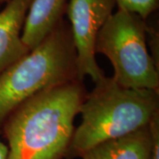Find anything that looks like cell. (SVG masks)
Wrapping results in <instances>:
<instances>
[{"mask_svg": "<svg viewBox=\"0 0 159 159\" xmlns=\"http://www.w3.org/2000/svg\"><path fill=\"white\" fill-rule=\"evenodd\" d=\"M87 93L84 80H75L19 104L0 129L8 142L6 159L66 158Z\"/></svg>", "mask_w": 159, "mask_h": 159, "instance_id": "1", "label": "cell"}, {"mask_svg": "<svg viewBox=\"0 0 159 159\" xmlns=\"http://www.w3.org/2000/svg\"><path fill=\"white\" fill-rule=\"evenodd\" d=\"M157 111L158 92L123 88L104 75L80 105L82 120L74 129L66 158L80 157L101 142L141 129Z\"/></svg>", "mask_w": 159, "mask_h": 159, "instance_id": "2", "label": "cell"}, {"mask_svg": "<svg viewBox=\"0 0 159 159\" xmlns=\"http://www.w3.org/2000/svg\"><path fill=\"white\" fill-rule=\"evenodd\" d=\"M79 78L70 25L59 20L39 44L0 74V129L19 104L44 89Z\"/></svg>", "mask_w": 159, "mask_h": 159, "instance_id": "3", "label": "cell"}, {"mask_svg": "<svg viewBox=\"0 0 159 159\" xmlns=\"http://www.w3.org/2000/svg\"><path fill=\"white\" fill-rule=\"evenodd\" d=\"M146 30L147 20L118 9L97 34L95 51L110 60L117 84L159 93V67L148 51Z\"/></svg>", "mask_w": 159, "mask_h": 159, "instance_id": "4", "label": "cell"}, {"mask_svg": "<svg viewBox=\"0 0 159 159\" xmlns=\"http://www.w3.org/2000/svg\"><path fill=\"white\" fill-rule=\"evenodd\" d=\"M116 0H70L66 14L77 54L79 78L89 76L97 82L104 76L96 59V41L104 23L113 13Z\"/></svg>", "mask_w": 159, "mask_h": 159, "instance_id": "5", "label": "cell"}, {"mask_svg": "<svg viewBox=\"0 0 159 159\" xmlns=\"http://www.w3.org/2000/svg\"><path fill=\"white\" fill-rule=\"evenodd\" d=\"M33 0H9L0 11V74L29 50L21 34Z\"/></svg>", "mask_w": 159, "mask_h": 159, "instance_id": "6", "label": "cell"}, {"mask_svg": "<svg viewBox=\"0 0 159 159\" xmlns=\"http://www.w3.org/2000/svg\"><path fill=\"white\" fill-rule=\"evenodd\" d=\"M151 137L146 125L124 136L101 142L81 155L82 159H149Z\"/></svg>", "mask_w": 159, "mask_h": 159, "instance_id": "7", "label": "cell"}, {"mask_svg": "<svg viewBox=\"0 0 159 159\" xmlns=\"http://www.w3.org/2000/svg\"><path fill=\"white\" fill-rule=\"evenodd\" d=\"M66 0H33L23 27L21 39L31 51L66 14Z\"/></svg>", "mask_w": 159, "mask_h": 159, "instance_id": "8", "label": "cell"}, {"mask_svg": "<svg viewBox=\"0 0 159 159\" xmlns=\"http://www.w3.org/2000/svg\"><path fill=\"white\" fill-rule=\"evenodd\" d=\"M116 6L119 10L135 13L147 20L157 11L159 0H116Z\"/></svg>", "mask_w": 159, "mask_h": 159, "instance_id": "9", "label": "cell"}, {"mask_svg": "<svg viewBox=\"0 0 159 159\" xmlns=\"http://www.w3.org/2000/svg\"><path fill=\"white\" fill-rule=\"evenodd\" d=\"M146 39L148 51H151V57L154 59L156 65L159 67L158 59V44H159V33L158 27L156 24L148 23L147 20V30H146Z\"/></svg>", "mask_w": 159, "mask_h": 159, "instance_id": "10", "label": "cell"}, {"mask_svg": "<svg viewBox=\"0 0 159 159\" xmlns=\"http://www.w3.org/2000/svg\"><path fill=\"white\" fill-rule=\"evenodd\" d=\"M148 126L151 137L149 159H159V111L154 115Z\"/></svg>", "mask_w": 159, "mask_h": 159, "instance_id": "11", "label": "cell"}, {"mask_svg": "<svg viewBox=\"0 0 159 159\" xmlns=\"http://www.w3.org/2000/svg\"><path fill=\"white\" fill-rule=\"evenodd\" d=\"M8 155V147L0 140V159H6Z\"/></svg>", "mask_w": 159, "mask_h": 159, "instance_id": "12", "label": "cell"}, {"mask_svg": "<svg viewBox=\"0 0 159 159\" xmlns=\"http://www.w3.org/2000/svg\"><path fill=\"white\" fill-rule=\"evenodd\" d=\"M9 0H0V4H3V3H6L8 2Z\"/></svg>", "mask_w": 159, "mask_h": 159, "instance_id": "13", "label": "cell"}]
</instances>
